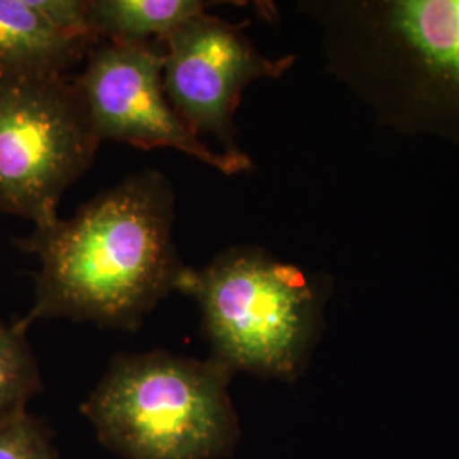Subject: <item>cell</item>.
Wrapping results in <instances>:
<instances>
[{"instance_id":"52a82bcc","label":"cell","mask_w":459,"mask_h":459,"mask_svg":"<svg viewBox=\"0 0 459 459\" xmlns=\"http://www.w3.org/2000/svg\"><path fill=\"white\" fill-rule=\"evenodd\" d=\"M164 48L159 43L100 41L74 83L100 143L176 148L231 176L248 172L252 159H233L206 147L170 106L162 83Z\"/></svg>"},{"instance_id":"8992f818","label":"cell","mask_w":459,"mask_h":459,"mask_svg":"<svg viewBox=\"0 0 459 459\" xmlns=\"http://www.w3.org/2000/svg\"><path fill=\"white\" fill-rule=\"evenodd\" d=\"M164 92L193 134H213L223 153L250 159L235 142V111L247 85L281 79L295 56H265L242 31L220 17H193L164 43Z\"/></svg>"},{"instance_id":"8fae6325","label":"cell","mask_w":459,"mask_h":459,"mask_svg":"<svg viewBox=\"0 0 459 459\" xmlns=\"http://www.w3.org/2000/svg\"><path fill=\"white\" fill-rule=\"evenodd\" d=\"M0 459H58V453L47 426L22 411L0 424Z\"/></svg>"},{"instance_id":"277c9868","label":"cell","mask_w":459,"mask_h":459,"mask_svg":"<svg viewBox=\"0 0 459 459\" xmlns=\"http://www.w3.org/2000/svg\"><path fill=\"white\" fill-rule=\"evenodd\" d=\"M235 373L165 351L121 354L82 405L99 441L125 459L229 458L240 439Z\"/></svg>"},{"instance_id":"3957f363","label":"cell","mask_w":459,"mask_h":459,"mask_svg":"<svg viewBox=\"0 0 459 459\" xmlns=\"http://www.w3.org/2000/svg\"><path fill=\"white\" fill-rule=\"evenodd\" d=\"M176 291L199 303L213 359L293 381L318 341L330 281L259 247H235L203 269L184 267Z\"/></svg>"},{"instance_id":"6da1fadb","label":"cell","mask_w":459,"mask_h":459,"mask_svg":"<svg viewBox=\"0 0 459 459\" xmlns=\"http://www.w3.org/2000/svg\"><path fill=\"white\" fill-rule=\"evenodd\" d=\"M174 193L143 170L82 204L68 220L36 227L17 247L39 259L34 301L17 327L41 318L136 330L176 291L182 265L172 240Z\"/></svg>"},{"instance_id":"ba28073f","label":"cell","mask_w":459,"mask_h":459,"mask_svg":"<svg viewBox=\"0 0 459 459\" xmlns=\"http://www.w3.org/2000/svg\"><path fill=\"white\" fill-rule=\"evenodd\" d=\"M99 43L87 0H0V70L66 75Z\"/></svg>"},{"instance_id":"9c48e42d","label":"cell","mask_w":459,"mask_h":459,"mask_svg":"<svg viewBox=\"0 0 459 459\" xmlns=\"http://www.w3.org/2000/svg\"><path fill=\"white\" fill-rule=\"evenodd\" d=\"M210 5L201 0H87V14L100 41L162 45Z\"/></svg>"},{"instance_id":"5b68a950","label":"cell","mask_w":459,"mask_h":459,"mask_svg":"<svg viewBox=\"0 0 459 459\" xmlns=\"http://www.w3.org/2000/svg\"><path fill=\"white\" fill-rule=\"evenodd\" d=\"M99 145L74 79L0 70V213L55 223Z\"/></svg>"},{"instance_id":"30bf717a","label":"cell","mask_w":459,"mask_h":459,"mask_svg":"<svg viewBox=\"0 0 459 459\" xmlns=\"http://www.w3.org/2000/svg\"><path fill=\"white\" fill-rule=\"evenodd\" d=\"M39 390V368L26 332L0 320V424L26 411Z\"/></svg>"},{"instance_id":"7a4b0ae2","label":"cell","mask_w":459,"mask_h":459,"mask_svg":"<svg viewBox=\"0 0 459 459\" xmlns=\"http://www.w3.org/2000/svg\"><path fill=\"white\" fill-rule=\"evenodd\" d=\"M325 72L379 128L459 150V0H305Z\"/></svg>"}]
</instances>
